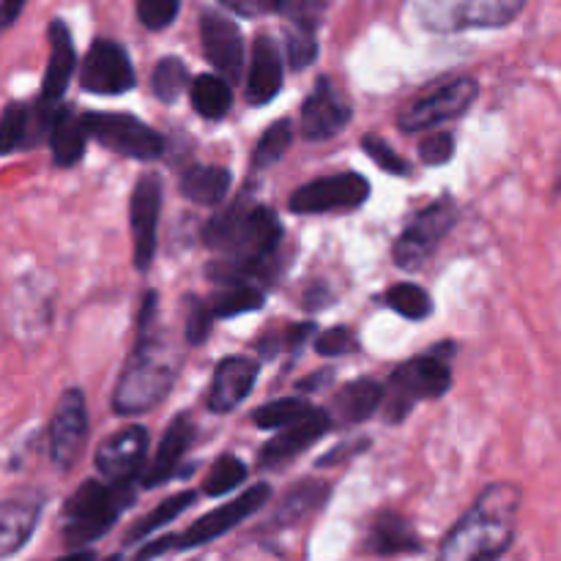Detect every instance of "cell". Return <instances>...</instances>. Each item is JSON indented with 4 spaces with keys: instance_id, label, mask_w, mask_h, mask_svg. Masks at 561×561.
Instances as JSON below:
<instances>
[{
    "instance_id": "obj_38",
    "label": "cell",
    "mask_w": 561,
    "mask_h": 561,
    "mask_svg": "<svg viewBox=\"0 0 561 561\" xmlns=\"http://www.w3.org/2000/svg\"><path fill=\"white\" fill-rule=\"evenodd\" d=\"M214 307L203 305L201 299H186V343L190 345H203L211 334L214 327Z\"/></svg>"
},
{
    "instance_id": "obj_36",
    "label": "cell",
    "mask_w": 561,
    "mask_h": 561,
    "mask_svg": "<svg viewBox=\"0 0 561 561\" xmlns=\"http://www.w3.org/2000/svg\"><path fill=\"white\" fill-rule=\"evenodd\" d=\"M244 480H247V466L241 463L239 458H233V455H222V458L211 466V471H208L206 482H203V493L214 499L225 496V493L236 491Z\"/></svg>"
},
{
    "instance_id": "obj_6",
    "label": "cell",
    "mask_w": 561,
    "mask_h": 561,
    "mask_svg": "<svg viewBox=\"0 0 561 561\" xmlns=\"http://www.w3.org/2000/svg\"><path fill=\"white\" fill-rule=\"evenodd\" d=\"M526 0H420L416 16L433 33L504 27L518 20Z\"/></svg>"
},
{
    "instance_id": "obj_7",
    "label": "cell",
    "mask_w": 561,
    "mask_h": 561,
    "mask_svg": "<svg viewBox=\"0 0 561 561\" xmlns=\"http://www.w3.org/2000/svg\"><path fill=\"white\" fill-rule=\"evenodd\" d=\"M449 383H453V373L444 362V354H438L436 348L431 354L405 362L389 378V422L403 420L420 400L444 398Z\"/></svg>"
},
{
    "instance_id": "obj_1",
    "label": "cell",
    "mask_w": 561,
    "mask_h": 561,
    "mask_svg": "<svg viewBox=\"0 0 561 561\" xmlns=\"http://www.w3.org/2000/svg\"><path fill=\"white\" fill-rule=\"evenodd\" d=\"M520 491L510 482L485 488L474 507L455 524L442 548V561H499L515 537Z\"/></svg>"
},
{
    "instance_id": "obj_13",
    "label": "cell",
    "mask_w": 561,
    "mask_h": 561,
    "mask_svg": "<svg viewBox=\"0 0 561 561\" xmlns=\"http://www.w3.org/2000/svg\"><path fill=\"white\" fill-rule=\"evenodd\" d=\"M80 82L85 91L102 93V96L131 91L135 88V69H131L126 49L110 38H96L93 47L88 49L85 64H82Z\"/></svg>"
},
{
    "instance_id": "obj_46",
    "label": "cell",
    "mask_w": 561,
    "mask_h": 561,
    "mask_svg": "<svg viewBox=\"0 0 561 561\" xmlns=\"http://www.w3.org/2000/svg\"><path fill=\"white\" fill-rule=\"evenodd\" d=\"M316 332V327H312V323H296V327H290V329H285V348H299L301 343H305L307 337H310V334Z\"/></svg>"
},
{
    "instance_id": "obj_4",
    "label": "cell",
    "mask_w": 561,
    "mask_h": 561,
    "mask_svg": "<svg viewBox=\"0 0 561 561\" xmlns=\"http://www.w3.org/2000/svg\"><path fill=\"white\" fill-rule=\"evenodd\" d=\"M131 502H135V482L131 485L96 480L82 482L60 513V531H64L66 546L80 548L104 537Z\"/></svg>"
},
{
    "instance_id": "obj_34",
    "label": "cell",
    "mask_w": 561,
    "mask_h": 561,
    "mask_svg": "<svg viewBox=\"0 0 561 561\" xmlns=\"http://www.w3.org/2000/svg\"><path fill=\"white\" fill-rule=\"evenodd\" d=\"M290 142H294V126H290V121H274L266 129V135L257 140L255 153H252V168L266 170L272 164H277L290 148Z\"/></svg>"
},
{
    "instance_id": "obj_18",
    "label": "cell",
    "mask_w": 561,
    "mask_h": 561,
    "mask_svg": "<svg viewBox=\"0 0 561 561\" xmlns=\"http://www.w3.org/2000/svg\"><path fill=\"white\" fill-rule=\"evenodd\" d=\"M329 425H332V414L316 411V414L307 416V420L283 427V433H277V436L261 449L257 466H261V469H279V466L290 463V460L299 458L305 449H310L312 444L329 431Z\"/></svg>"
},
{
    "instance_id": "obj_28",
    "label": "cell",
    "mask_w": 561,
    "mask_h": 561,
    "mask_svg": "<svg viewBox=\"0 0 561 561\" xmlns=\"http://www.w3.org/2000/svg\"><path fill=\"white\" fill-rule=\"evenodd\" d=\"M192 107L197 115L208 121H219L228 115L230 104H233V91H230L228 77L222 75H201L190 88Z\"/></svg>"
},
{
    "instance_id": "obj_33",
    "label": "cell",
    "mask_w": 561,
    "mask_h": 561,
    "mask_svg": "<svg viewBox=\"0 0 561 561\" xmlns=\"http://www.w3.org/2000/svg\"><path fill=\"white\" fill-rule=\"evenodd\" d=\"M387 305L392 307L398 316L409 318V321H425L433 316V299L427 296L425 288L414 283H400L387 290Z\"/></svg>"
},
{
    "instance_id": "obj_24",
    "label": "cell",
    "mask_w": 561,
    "mask_h": 561,
    "mask_svg": "<svg viewBox=\"0 0 561 561\" xmlns=\"http://www.w3.org/2000/svg\"><path fill=\"white\" fill-rule=\"evenodd\" d=\"M192 433H195V427H192L190 416H175V420L170 422V427L164 431L162 442H159L157 455H153V463H151V469H148L142 485L157 488V485H164L168 480H173L175 471H179V466H181V460H184L186 449H190V444H192Z\"/></svg>"
},
{
    "instance_id": "obj_10",
    "label": "cell",
    "mask_w": 561,
    "mask_h": 561,
    "mask_svg": "<svg viewBox=\"0 0 561 561\" xmlns=\"http://www.w3.org/2000/svg\"><path fill=\"white\" fill-rule=\"evenodd\" d=\"M480 85L474 77H458V80L447 82V85L436 88L427 96L414 99L409 107L400 110L398 124L403 131H422L431 126H442L447 121L460 118L466 110L474 104Z\"/></svg>"
},
{
    "instance_id": "obj_17",
    "label": "cell",
    "mask_w": 561,
    "mask_h": 561,
    "mask_svg": "<svg viewBox=\"0 0 561 561\" xmlns=\"http://www.w3.org/2000/svg\"><path fill=\"white\" fill-rule=\"evenodd\" d=\"M351 115H354L351 104L340 96L334 82L321 77L316 82V91L305 99V107H301V135L312 142L329 140L345 129Z\"/></svg>"
},
{
    "instance_id": "obj_49",
    "label": "cell",
    "mask_w": 561,
    "mask_h": 561,
    "mask_svg": "<svg viewBox=\"0 0 561 561\" xmlns=\"http://www.w3.org/2000/svg\"><path fill=\"white\" fill-rule=\"evenodd\" d=\"M27 0H3V25L11 27L16 22V16L22 14Z\"/></svg>"
},
{
    "instance_id": "obj_43",
    "label": "cell",
    "mask_w": 561,
    "mask_h": 561,
    "mask_svg": "<svg viewBox=\"0 0 561 561\" xmlns=\"http://www.w3.org/2000/svg\"><path fill=\"white\" fill-rule=\"evenodd\" d=\"M455 153V137L449 131H436L420 146V157L425 164H447Z\"/></svg>"
},
{
    "instance_id": "obj_21",
    "label": "cell",
    "mask_w": 561,
    "mask_h": 561,
    "mask_svg": "<svg viewBox=\"0 0 561 561\" xmlns=\"http://www.w3.org/2000/svg\"><path fill=\"white\" fill-rule=\"evenodd\" d=\"M283 88V53L277 42L266 33L255 38L250 60V75H247V102L261 107L268 104Z\"/></svg>"
},
{
    "instance_id": "obj_50",
    "label": "cell",
    "mask_w": 561,
    "mask_h": 561,
    "mask_svg": "<svg viewBox=\"0 0 561 561\" xmlns=\"http://www.w3.org/2000/svg\"><path fill=\"white\" fill-rule=\"evenodd\" d=\"M93 551H77V553H66V557L55 559V561H93Z\"/></svg>"
},
{
    "instance_id": "obj_41",
    "label": "cell",
    "mask_w": 561,
    "mask_h": 561,
    "mask_svg": "<svg viewBox=\"0 0 561 561\" xmlns=\"http://www.w3.org/2000/svg\"><path fill=\"white\" fill-rule=\"evenodd\" d=\"M181 0H137V20L148 31H164L179 16Z\"/></svg>"
},
{
    "instance_id": "obj_31",
    "label": "cell",
    "mask_w": 561,
    "mask_h": 561,
    "mask_svg": "<svg viewBox=\"0 0 561 561\" xmlns=\"http://www.w3.org/2000/svg\"><path fill=\"white\" fill-rule=\"evenodd\" d=\"M316 411L318 409H312L307 400L283 398V400H274V403L261 405V409L252 414V422H255L257 427H263V431H283V427L307 420V416H312Z\"/></svg>"
},
{
    "instance_id": "obj_14",
    "label": "cell",
    "mask_w": 561,
    "mask_h": 561,
    "mask_svg": "<svg viewBox=\"0 0 561 561\" xmlns=\"http://www.w3.org/2000/svg\"><path fill=\"white\" fill-rule=\"evenodd\" d=\"M88 438V411L80 389H66L49 422V455L58 469H71Z\"/></svg>"
},
{
    "instance_id": "obj_48",
    "label": "cell",
    "mask_w": 561,
    "mask_h": 561,
    "mask_svg": "<svg viewBox=\"0 0 561 561\" xmlns=\"http://www.w3.org/2000/svg\"><path fill=\"white\" fill-rule=\"evenodd\" d=\"M334 373L332 370H323V373H316V376L305 378V381H299V389L301 392H318V389L323 387V383H332Z\"/></svg>"
},
{
    "instance_id": "obj_29",
    "label": "cell",
    "mask_w": 561,
    "mask_h": 561,
    "mask_svg": "<svg viewBox=\"0 0 561 561\" xmlns=\"http://www.w3.org/2000/svg\"><path fill=\"white\" fill-rule=\"evenodd\" d=\"M327 496H329V485H323V482H301V485H296L294 491L285 496V502L279 504V510L272 518V526L299 524V520H305L307 515L316 513V510L327 502Z\"/></svg>"
},
{
    "instance_id": "obj_3",
    "label": "cell",
    "mask_w": 561,
    "mask_h": 561,
    "mask_svg": "<svg viewBox=\"0 0 561 561\" xmlns=\"http://www.w3.org/2000/svg\"><path fill=\"white\" fill-rule=\"evenodd\" d=\"M203 241L219 255L274 261L283 241V225L268 206H255L247 197H239L206 225Z\"/></svg>"
},
{
    "instance_id": "obj_42",
    "label": "cell",
    "mask_w": 561,
    "mask_h": 561,
    "mask_svg": "<svg viewBox=\"0 0 561 561\" xmlns=\"http://www.w3.org/2000/svg\"><path fill=\"white\" fill-rule=\"evenodd\" d=\"M316 351L321 356H345L351 351H356V334L348 327L329 329L327 334H321L316 343Z\"/></svg>"
},
{
    "instance_id": "obj_51",
    "label": "cell",
    "mask_w": 561,
    "mask_h": 561,
    "mask_svg": "<svg viewBox=\"0 0 561 561\" xmlns=\"http://www.w3.org/2000/svg\"><path fill=\"white\" fill-rule=\"evenodd\" d=\"M559 190H561V181H559Z\"/></svg>"
},
{
    "instance_id": "obj_16",
    "label": "cell",
    "mask_w": 561,
    "mask_h": 561,
    "mask_svg": "<svg viewBox=\"0 0 561 561\" xmlns=\"http://www.w3.org/2000/svg\"><path fill=\"white\" fill-rule=\"evenodd\" d=\"M201 42L203 55L217 69V75L228 77L230 82L241 80L244 71V36L239 25L219 11L206 9L201 16Z\"/></svg>"
},
{
    "instance_id": "obj_30",
    "label": "cell",
    "mask_w": 561,
    "mask_h": 561,
    "mask_svg": "<svg viewBox=\"0 0 561 561\" xmlns=\"http://www.w3.org/2000/svg\"><path fill=\"white\" fill-rule=\"evenodd\" d=\"M195 499H197L195 491H184V493H175V496L164 499V502L159 504L153 513H148L146 518H140L135 526H131L129 535H126V542L146 540L148 535H153V531H159L162 526H168L170 520L179 518L181 513H186V510L195 504Z\"/></svg>"
},
{
    "instance_id": "obj_22",
    "label": "cell",
    "mask_w": 561,
    "mask_h": 561,
    "mask_svg": "<svg viewBox=\"0 0 561 561\" xmlns=\"http://www.w3.org/2000/svg\"><path fill=\"white\" fill-rule=\"evenodd\" d=\"M47 36H49V64H47V75H44L42 102L58 104L60 99H64L66 88H69L71 75H75L77 53H75V42H71L69 27H66L64 20L49 22Z\"/></svg>"
},
{
    "instance_id": "obj_8",
    "label": "cell",
    "mask_w": 561,
    "mask_h": 561,
    "mask_svg": "<svg viewBox=\"0 0 561 561\" xmlns=\"http://www.w3.org/2000/svg\"><path fill=\"white\" fill-rule=\"evenodd\" d=\"M82 126H85V135L91 140L110 148V151L121 153V157L151 162V159L162 157L164 151L162 135H157L151 126H146L135 115L85 113L82 115Z\"/></svg>"
},
{
    "instance_id": "obj_23",
    "label": "cell",
    "mask_w": 561,
    "mask_h": 561,
    "mask_svg": "<svg viewBox=\"0 0 561 561\" xmlns=\"http://www.w3.org/2000/svg\"><path fill=\"white\" fill-rule=\"evenodd\" d=\"M365 548L376 557H403V553L422 551V540L403 515L381 513L370 524Z\"/></svg>"
},
{
    "instance_id": "obj_11",
    "label": "cell",
    "mask_w": 561,
    "mask_h": 561,
    "mask_svg": "<svg viewBox=\"0 0 561 561\" xmlns=\"http://www.w3.org/2000/svg\"><path fill=\"white\" fill-rule=\"evenodd\" d=\"M367 197H370V184H367L365 175L340 173L299 186L290 195L288 206L294 214L348 211V208H359Z\"/></svg>"
},
{
    "instance_id": "obj_25",
    "label": "cell",
    "mask_w": 561,
    "mask_h": 561,
    "mask_svg": "<svg viewBox=\"0 0 561 561\" xmlns=\"http://www.w3.org/2000/svg\"><path fill=\"white\" fill-rule=\"evenodd\" d=\"M383 400H387V389L373 381V378L351 381L348 387L334 394L332 420H337L340 425H359V422L370 420L381 409Z\"/></svg>"
},
{
    "instance_id": "obj_12",
    "label": "cell",
    "mask_w": 561,
    "mask_h": 561,
    "mask_svg": "<svg viewBox=\"0 0 561 561\" xmlns=\"http://www.w3.org/2000/svg\"><path fill=\"white\" fill-rule=\"evenodd\" d=\"M159 211H162V179L157 173L140 175L129 201L131 255L140 272H148L157 255Z\"/></svg>"
},
{
    "instance_id": "obj_45",
    "label": "cell",
    "mask_w": 561,
    "mask_h": 561,
    "mask_svg": "<svg viewBox=\"0 0 561 561\" xmlns=\"http://www.w3.org/2000/svg\"><path fill=\"white\" fill-rule=\"evenodd\" d=\"M367 447H370V442H367V438H362V442H345V444H340V447H334L332 453L327 455V458L318 460V469H327V466L343 463V460H348V458H354V455L365 453Z\"/></svg>"
},
{
    "instance_id": "obj_40",
    "label": "cell",
    "mask_w": 561,
    "mask_h": 561,
    "mask_svg": "<svg viewBox=\"0 0 561 561\" xmlns=\"http://www.w3.org/2000/svg\"><path fill=\"white\" fill-rule=\"evenodd\" d=\"M362 148H365L367 157L389 175H405L409 173V162L403 157L394 153V148H389L387 140H381L378 135H365L362 137Z\"/></svg>"
},
{
    "instance_id": "obj_35",
    "label": "cell",
    "mask_w": 561,
    "mask_h": 561,
    "mask_svg": "<svg viewBox=\"0 0 561 561\" xmlns=\"http://www.w3.org/2000/svg\"><path fill=\"white\" fill-rule=\"evenodd\" d=\"M217 318H233L241 312H255L263 307V290L252 288V285H230L228 290L217 294L211 299Z\"/></svg>"
},
{
    "instance_id": "obj_39",
    "label": "cell",
    "mask_w": 561,
    "mask_h": 561,
    "mask_svg": "<svg viewBox=\"0 0 561 561\" xmlns=\"http://www.w3.org/2000/svg\"><path fill=\"white\" fill-rule=\"evenodd\" d=\"M285 53H288L290 69H305L316 60L318 55V42H316V31H305V27H290L288 31V42H285Z\"/></svg>"
},
{
    "instance_id": "obj_27",
    "label": "cell",
    "mask_w": 561,
    "mask_h": 561,
    "mask_svg": "<svg viewBox=\"0 0 561 561\" xmlns=\"http://www.w3.org/2000/svg\"><path fill=\"white\" fill-rule=\"evenodd\" d=\"M230 170L217 168V164H197L181 175V192L186 201L197 206H219L230 190Z\"/></svg>"
},
{
    "instance_id": "obj_20",
    "label": "cell",
    "mask_w": 561,
    "mask_h": 561,
    "mask_svg": "<svg viewBox=\"0 0 561 561\" xmlns=\"http://www.w3.org/2000/svg\"><path fill=\"white\" fill-rule=\"evenodd\" d=\"M42 507L44 496L36 491H22L5 499L3 510H0V553H3V559L14 557L31 540Z\"/></svg>"
},
{
    "instance_id": "obj_5",
    "label": "cell",
    "mask_w": 561,
    "mask_h": 561,
    "mask_svg": "<svg viewBox=\"0 0 561 561\" xmlns=\"http://www.w3.org/2000/svg\"><path fill=\"white\" fill-rule=\"evenodd\" d=\"M272 499V488L268 485H255L250 488L247 493H241L239 499L233 502L222 504V507L211 510V513L203 515L201 520L184 529L181 535H168L159 537V540L148 542L140 553H137L131 561H153L164 553H179V551H190V548H201L214 542L217 537L228 535L230 529H236L239 524H244L247 518L257 513V510L266 507V502Z\"/></svg>"
},
{
    "instance_id": "obj_37",
    "label": "cell",
    "mask_w": 561,
    "mask_h": 561,
    "mask_svg": "<svg viewBox=\"0 0 561 561\" xmlns=\"http://www.w3.org/2000/svg\"><path fill=\"white\" fill-rule=\"evenodd\" d=\"M279 14L296 27L316 31L327 11V0H279Z\"/></svg>"
},
{
    "instance_id": "obj_32",
    "label": "cell",
    "mask_w": 561,
    "mask_h": 561,
    "mask_svg": "<svg viewBox=\"0 0 561 561\" xmlns=\"http://www.w3.org/2000/svg\"><path fill=\"white\" fill-rule=\"evenodd\" d=\"M190 85H192L190 69H186L184 60L173 58V55L159 60L157 69H153V75H151L153 93H157L159 102H164V104L175 102V99H179Z\"/></svg>"
},
{
    "instance_id": "obj_15",
    "label": "cell",
    "mask_w": 561,
    "mask_h": 561,
    "mask_svg": "<svg viewBox=\"0 0 561 561\" xmlns=\"http://www.w3.org/2000/svg\"><path fill=\"white\" fill-rule=\"evenodd\" d=\"M148 453V433L146 427L131 425L118 431L115 436L104 438L96 449V469L99 474L115 485H131L140 477L142 463Z\"/></svg>"
},
{
    "instance_id": "obj_2",
    "label": "cell",
    "mask_w": 561,
    "mask_h": 561,
    "mask_svg": "<svg viewBox=\"0 0 561 561\" xmlns=\"http://www.w3.org/2000/svg\"><path fill=\"white\" fill-rule=\"evenodd\" d=\"M181 354L170 340L153 329V323L137 327V345L129 354L118 387L113 394V409L118 414H146L168 398L179 376Z\"/></svg>"
},
{
    "instance_id": "obj_44",
    "label": "cell",
    "mask_w": 561,
    "mask_h": 561,
    "mask_svg": "<svg viewBox=\"0 0 561 561\" xmlns=\"http://www.w3.org/2000/svg\"><path fill=\"white\" fill-rule=\"evenodd\" d=\"M219 3L241 16H263L279 9V0H219Z\"/></svg>"
},
{
    "instance_id": "obj_26",
    "label": "cell",
    "mask_w": 561,
    "mask_h": 561,
    "mask_svg": "<svg viewBox=\"0 0 561 561\" xmlns=\"http://www.w3.org/2000/svg\"><path fill=\"white\" fill-rule=\"evenodd\" d=\"M85 126L82 115L71 107H58L49 124V146H53V162L58 168H71L85 153Z\"/></svg>"
},
{
    "instance_id": "obj_9",
    "label": "cell",
    "mask_w": 561,
    "mask_h": 561,
    "mask_svg": "<svg viewBox=\"0 0 561 561\" xmlns=\"http://www.w3.org/2000/svg\"><path fill=\"white\" fill-rule=\"evenodd\" d=\"M458 222V208L449 197L431 203L427 208H422L414 219L409 222V228L400 233V239L392 247V261L398 263L403 272H416L420 266H425L427 257L433 255L438 244H442L444 236L453 230V225Z\"/></svg>"
},
{
    "instance_id": "obj_47",
    "label": "cell",
    "mask_w": 561,
    "mask_h": 561,
    "mask_svg": "<svg viewBox=\"0 0 561 561\" xmlns=\"http://www.w3.org/2000/svg\"><path fill=\"white\" fill-rule=\"evenodd\" d=\"M329 299H332V296H329V290L321 288V285H316V288H310L305 294V307L307 310H321V307L332 305Z\"/></svg>"
},
{
    "instance_id": "obj_19",
    "label": "cell",
    "mask_w": 561,
    "mask_h": 561,
    "mask_svg": "<svg viewBox=\"0 0 561 561\" xmlns=\"http://www.w3.org/2000/svg\"><path fill=\"white\" fill-rule=\"evenodd\" d=\"M257 381V365L241 356H228L217 365L211 381V392H208V409L214 414H230L239 409L247 398H250L252 387Z\"/></svg>"
}]
</instances>
